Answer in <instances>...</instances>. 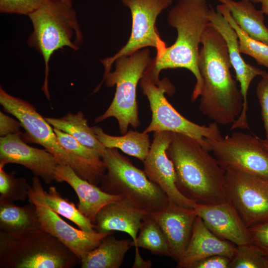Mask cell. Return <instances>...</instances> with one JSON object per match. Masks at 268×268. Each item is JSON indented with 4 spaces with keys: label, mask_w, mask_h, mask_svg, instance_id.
Here are the masks:
<instances>
[{
    "label": "cell",
    "mask_w": 268,
    "mask_h": 268,
    "mask_svg": "<svg viewBox=\"0 0 268 268\" xmlns=\"http://www.w3.org/2000/svg\"><path fill=\"white\" fill-rule=\"evenodd\" d=\"M231 259L221 255H214L200 260L191 268H229Z\"/></svg>",
    "instance_id": "obj_36"
},
{
    "label": "cell",
    "mask_w": 268,
    "mask_h": 268,
    "mask_svg": "<svg viewBox=\"0 0 268 268\" xmlns=\"http://www.w3.org/2000/svg\"><path fill=\"white\" fill-rule=\"evenodd\" d=\"M261 140L263 144L268 149V139L261 138Z\"/></svg>",
    "instance_id": "obj_40"
},
{
    "label": "cell",
    "mask_w": 268,
    "mask_h": 268,
    "mask_svg": "<svg viewBox=\"0 0 268 268\" xmlns=\"http://www.w3.org/2000/svg\"><path fill=\"white\" fill-rule=\"evenodd\" d=\"M229 268H268V258L251 243L238 246Z\"/></svg>",
    "instance_id": "obj_31"
},
{
    "label": "cell",
    "mask_w": 268,
    "mask_h": 268,
    "mask_svg": "<svg viewBox=\"0 0 268 268\" xmlns=\"http://www.w3.org/2000/svg\"><path fill=\"white\" fill-rule=\"evenodd\" d=\"M45 118L54 128L71 135L84 145L95 149L102 157L106 148L97 138L81 111L76 114L68 112L60 118Z\"/></svg>",
    "instance_id": "obj_26"
},
{
    "label": "cell",
    "mask_w": 268,
    "mask_h": 268,
    "mask_svg": "<svg viewBox=\"0 0 268 268\" xmlns=\"http://www.w3.org/2000/svg\"><path fill=\"white\" fill-rule=\"evenodd\" d=\"M28 200L36 206L41 229L59 240L71 250L79 260L82 255L96 248L105 237L113 232H86L67 223L48 204L45 191L36 176L32 178Z\"/></svg>",
    "instance_id": "obj_13"
},
{
    "label": "cell",
    "mask_w": 268,
    "mask_h": 268,
    "mask_svg": "<svg viewBox=\"0 0 268 268\" xmlns=\"http://www.w3.org/2000/svg\"><path fill=\"white\" fill-rule=\"evenodd\" d=\"M132 240L117 239L113 233L105 237L93 250L82 256L81 268H119L127 252L132 247Z\"/></svg>",
    "instance_id": "obj_22"
},
{
    "label": "cell",
    "mask_w": 268,
    "mask_h": 268,
    "mask_svg": "<svg viewBox=\"0 0 268 268\" xmlns=\"http://www.w3.org/2000/svg\"><path fill=\"white\" fill-rule=\"evenodd\" d=\"M45 196L50 207L57 213L70 220L80 229L86 232H94V224L76 207L73 202L65 198L54 186L45 191Z\"/></svg>",
    "instance_id": "obj_29"
},
{
    "label": "cell",
    "mask_w": 268,
    "mask_h": 268,
    "mask_svg": "<svg viewBox=\"0 0 268 268\" xmlns=\"http://www.w3.org/2000/svg\"><path fill=\"white\" fill-rule=\"evenodd\" d=\"M208 18L212 26L220 33L227 44L232 66L235 69L237 80L240 84L243 99V109L240 115L232 124L231 130L249 129L247 121V93L252 80L257 76H263L267 71L247 64L241 56L237 34L225 17L210 6Z\"/></svg>",
    "instance_id": "obj_16"
},
{
    "label": "cell",
    "mask_w": 268,
    "mask_h": 268,
    "mask_svg": "<svg viewBox=\"0 0 268 268\" xmlns=\"http://www.w3.org/2000/svg\"><path fill=\"white\" fill-rule=\"evenodd\" d=\"M55 175L56 181L66 182L74 190L79 200L78 208L93 224L97 213L103 206L123 198L105 192L97 185L78 176L68 166L58 165Z\"/></svg>",
    "instance_id": "obj_21"
},
{
    "label": "cell",
    "mask_w": 268,
    "mask_h": 268,
    "mask_svg": "<svg viewBox=\"0 0 268 268\" xmlns=\"http://www.w3.org/2000/svg\"><path fill=\"white\" fill-rule=\"evenodd\" d=\"M146 214L123 198L107 204L99 211L93 223L94 229L101 233L115 231L126 233L132 239L131 245L134 247Z\"/></svg>",
    "instance_id": "obj_19"
},
{
    "label": "cell",
    "mask_w": 268,
    "mask_h": 268,
    "mask_svg": "<svg viewBox=\"0 0 268 268\" xmlns=\"http://www.w3.org/2000/svg\"><path fill=\"white\" fill-rule=\"evenodd\" d=\"M216 11L225 17L236 31L239 39L240 52L250 56L259 65L268 68V45L252 38L244 32L236 23L225 4L217 5Z\"/></svg>",
    "instance_id": "obj_28"
},
{
    "label": "cell",
    "mask_w": 268,
    "mask_h": 268,
    "mask_svg": "<svg viewBox=\"0 0 268 268\" xmlns=\"http://www.w3.org/2000/svg\"><path fill=\"white\" fill-rule=\"evenodd\" d=\"M198 65L203 80L200 111L217 124H232L240 115L243 99L232 67L227 44L210 22L201 37Z\"/></svg>",
    "instance_id": "obj_1"
},
{
    "label": "cell",
    "mask_w": 268,
    "mask_h": 268,
    "mask_svg": "<svg viewBox=\"0 0 268 268\" xmlns=\"http://www.w3.org/2000/svg\"><path fill=\"white\" fill-rule=\"evenodd\" d=\"M134 247L147 249L155 255L169 257L170 255L166 238L150 214H146L144 217Z\"/></svg>",
    "instance_id": "obj_27"
},
{
    "label": "cell",
    "mask_w": 268,
    "mask_h": 268,
    "mask_svg": "<svg viewBox=\"0 0 268 268\" xmlns=\"http://www.w3.org/2000/svg\"><path fill=\"white\" fill-rule=\"evenodd\" d=\"M171 138L172 132H154L149 152L143 162V170L148 178L166 194L169 203L194 208L196 203L182 195L176 185L174 167L166 152Z\"/></svg>",
    "instance_id": "obj_14"
},
{
    "label": "cell",
    "mask_w": 268,
    "mask_h": 268,
    "mask_svg": "<svg viewBox=\"0 0 268 268\" xmlns=\"http://www.w3.org/2000/svg\"><path fill=\"white\" fill-rule=\"evenodd\" d=\"M19 122L9 117L0 111V135L5 136L10 134L21 133Z\"/></svg>",
    "instance_id": "obj_37"
},
{
    "label": "cell",
    "mask_w": 268,
    "mask_h": 268,
    "mask_svg": "<svg viewBox=\"0 0 268 268\" xmlns=\"http://www.w3.org/2000/svg\"><path fill=\"white\" fill-rule=\"evenodd\" d=\"M205 141L207 150L213 152L225 171L238 169L268 177V149L259 137L234 132L220 139Z\"/></svg>",
    "instance_id": "obj_12"
},
{
    "label": "cell",
    "mask_w": 268,
    "mask_h": 268,
    "mask_svg": "<svg viewBox=\"0 0 268 268\" xmlns=\"http://www.w3.org/2000/svg\"><path fill=\"white\" fill-rule=\"evenodd\" d=\"M134 260L132 265L133 268H149L152 266L150 260H144L140 256L138 248H135Z\"/></svg>",
    "instance_id": "obj_38"
},
{
    "label": "cell",
    "mask_w": 268,
    "mask_h": 268,
    "mask_svg": "<svg viewBox=\"0 0 268 268\" xmlns=\"http://www.w3.org/2000/svg\"><path fill=\"white\" fill-rule=\"evenodd\" d=\"M28 16L33 31L27 43L44 59L45 72L42 90L50 101L48 76L52 56L65 47L78 51L83 42V34L75 10L61 0H47Z\"/></svg>",
    "instance_id": "obj_5"
},
{
    "label": "cell",
    "mask_w": 268,
    "mask_h": 268,
    "mask_svg": "<svg viewBox=\"0 0 268 268\" xmlns=\"http://www.w3.org/2000/svg\"><path fill=\"white\" fill-rule=\"evenodd\" d=\"M41 229L35 205L30 202L19 206L14 202L0 201V230L20 235Z\"/></svg>",
    "instance_id": "obj_23"
},
{
    "label": "cell",
    "mask_w": 268,
    "mask_h": 268,
    "mask_svg": "<svg viewBox=\"0 0 268 268\" xmlns=\"http://www.w3.org/2000/svg\"><path fill=\"white\" fill-rule=\"evenodd\" d=\"M209 7L206 0L177 1L170 10L167 18L169 25L176 29V40L172 45L156 54L144 73L157 84L160 81L159 73L163 69L179 67L188 69L196 78L192 101L201 95L203 87L198 65L199 45L210 23Z\"/></svg>",
    "instance_id": "obj_2"
},
{
    "label": "cell",
    "mask_w": 268,
    "mask_h": 268,
    "mask_svg": "<svg viewBox=\"0 0 268 268\" xmlns=\"http://www.w3.org/2000/svg\"><path fill=\"white\" fill-rule=\"evenodd\" d=\"M159 225L167 240L169 257L179 262L189 243L198 216L194 208L169 203L162 210L150 214Z\"/></svg>",
    "instance_id": "obj_18"
},
{
    "label": "cell",
    "mask_w": 268,
    "mask_h": 268,
    "mask_svg": "<svg viewBox=\"0 0 268 268\" xmlns=\"http://www.w3.org/2000/svg\"><path fill=\"white\" fill-rule=\"evenodd\" d=\"M30 188L25 178L16 177L14 172L7 173L0 167V201H25Z\"/></svg>",
    "instance_id": "obj_30"
},
{
    "label": "cell",
    "mask_w": 268,
    "mask_h": 268,
    "mask_svg": "<svg viewBox=\"0 0 268 268\" xmlns=\"http://www.w3.org/2000/svg\"><path fill=\"white\" fill-rule=\"evenodd\" d=\"M106 172L100 182L105 192L120 195L148 214L158 212L169 203L166 194L115 148H106L102 155Z\"/></svg>",
    "instance_id": "obj_7"
},
{
    "label": "cell",
    "mask_w": 268,
    "mask_h": 268,
    "mask_svg": "<svg viewBox=\"0 0 268 268\" xmlns=\"http://www.w3.org/2000/svg\"><path fill=\"white\" fill-rule=\"evenodd\" d=\"M254 3H261V10L264 14L268 15V0H249Z\"/></svg>",
    "instance_id": "obj_39"
},
{
    "label": "cell",
    "mask_w": 268,
    "mask_h": 268,
    "mask_svg": "<svg viewBox=\"0 0 268 268\" xmlns=\"http://www.w3.org/2000/svg\"><path fill=\"white\" fill-rule=\"evenodd\" d=\"M128 7L132 19V32L126 44L114 56L101 60L104 67V79L111 71L118 58L129 55L147 47L155 48L157 54L162 52L166 43L160 38L155 23L159 14L172 3V0H121Z\"/></svg>",
    "instance_id": "obj_10"
},
{
    "label": "cell",
    "mask_w": 268,
    "mask_h": 268,
    "mask_svg": "<svg viewBox=\"0 0 268 268\" xmlns=\"http://www.w3.org/2000/svg\"><path fill=\"white\" fill-rule=\"evenodd\" d=\"M228 200L250 227L268 222V177L238 169L226 170Z\"/></svg>",
    "instance_id": "obj_11"
},
{
    "label": "cell",
    "mask_w": 268,
    "mask_h": 268,
    "mask_svg": "<svg viewBox=\"0 0 268 268\" xmlns=\"http://www.w3.org/2000/svg\"><path fill=\"white\" fill-rule=\"evenodd\" d=\"M194 208L207 228L218 238L236 246L251 243L248 227L231 201L196 203Z\"/></svg>",
    "instance_id": "obj_17"
},
{
    "label": "cell",
    "mask_w": 268,
    "mask_h": 268,
    "mask_svg": "<svg viewBox=\"0 0 268 268\" xmlns=\"http://www.w3.org/2000/svg\"><path fill=\"white\" fill-rule=\"evenodd\" d=\"M225 4L239 27L252 38L268 45V28L262 10L249 0H217Z\"/></svg>",
    "instance_id": "obj_24"
},
{
    "label": "cell",
    "mask_w": 268,
    "mask_h": 268,
    "mask_svg": "<svg viewBox=\"0 0 268 268\" xmlns=\"http://www.w3.org/2000/svg\"><path fill=\"white\" fill-rule=\"evenodd\" d=\"M209 152L194 138L172 132L166 152L174 167L176 186L197 203L216 204L228 200L226 171Z\"/></svg>",
    "instance_id": "obj_3"
},
{
    "label": "cell",
    "mask_w": 268,
    "mask_h": 268,
    "mask_svg": "<svg viewBox=\"0 0 268 268\" xmlns=\"http://www.w3.org/2000/svg\"><path fill=\"white\" fill-rule=\"evenodd\" d=\"M256 94L261 108L266 138L268 139V79L263 77L258 83Z\"/></svg>",
    "instance_id": "obj_35"
},
{
    "label": "cell",
    "mask_w": 268,
    "mask_h": 268,
    "mask_svg": "<svg viewBox=\"0 0 268 268\" xmlns=\"http://www.w3.org/2000/svg\"><path fill=\"white\" fill-rule=\"evenodd\" d=\"M61 0L70 6H72L71 0Z\"/></svg>",
    "instance_id": "obj_41"
},
{
    "label": "cell",
    "mask_w": 268,
    "mask_h": 268,
    "mask_svg": "<svg viewBox=\"0 0 268 268\" xmlns=\"http://www.w3.org/2000/svg\"><path fill=\"white\" fill-rule=\"evenodd\" d=\"M21 133L0 138V167L8 163L21 165L34 175L50 184L56 180L55 171L58 163L46 149L31 147L23 140Z\"/></svg>",
    "instance_id": "obj_15"
},
{
    "label": "cell",
    "mask_w": 268,
    "mask_h": 268,
    "mask_svg": "<svg viewBox=\"0 0 268 268\" xmlns=\"http://www.w3.org/2000/svg\"><path fill=\"white\" fill-rule=\"evenodd\" d=\"M97 138L106 148H115L143 162L151 146L148 134L130 130L122 136H113L98 126L92 127Z\"/></svg>",
    "instance_id": "obj_25"
},
{
    "label": "cell",
    "mask_w": 268,
    "mask_h": 268,
    "mask_svg": "<svg viewBox=\"0 0 268 268\" xmlns=\"http://www.w3.org/2000/svg\"><path fill=\"white\" fill-rule=\"evenodd\" d=\"M47 0H0V12L28 15Z\"/></svg>",
    "instance_id": "obj_33"
},
{
    "label": "cell",
    "mask_w": 268,
    "mask_h": 268,
    "mask_svg": "<svg viewBox=\"0 0 268 268\" xmlns=\"http://www.w3.org/2000/svg\"><path fill=\"white\" fill-rule=\"evenodd\" d=\"M80 260L42 229L14 235L0 230V268H71Z\"/></svg>",
    "instance_id": "obj_6"
},
{
    "label": "cell",
    "mask_w": 268,
    "mask_h": 268,
    "mask_svg": "<svg viewBox=\"0 0 268 268\" xmlns=\"http://www.w3.org/2000/svg\"><path fill=\"white\" fill-rule=\"evenodd\" d=\"M152 60L149 50L145 48L116 60L115 70L109 72L93 91L97 92L104 81L107 87L116 85L111 104L102 115L95 119V123L114 117L122 134L127 133L129 126L134 129L139 127L136 88Z\"/></svg>",
    "instance_id": "obj_8"
},
{
    "label": "cell",
    "mask_w": 268,
    "mask_h": 268,
    "mask_svg": "<svg viewBox=\"0 0 268 268\" xmlns=\"http://www.w3.org/2000/svg\"><path fill=\"white\" fill-rule=\"evenodd\" d=\"M250 242L268 258V222L248 227Z\"/></svg>",
    "instance_id": "obj_34"
},
{
    "label": "cell",
    "mask_w": 268,
    "mask_h": 268,
    "mask_svg": "<svg viewBox=\"0 0 268 268\" xmlns=\"http://www.w3.org/2000/svg\"><path fill=\"white\" fill-rule=\"evenodd\" d=\"M53 129L61 144L71 153L91 161H103L101 155L95 149L84 145L66 133L56 128Z\"/></svg>",
    "instance_id": "obj_32"
},
{
    "label": "cell",
    "mask_w": 268,
    "mask_h": 268,
    "mask_svg": "<svg viewBox=\"0 0 268 268\" xmlns=\"http://www.w3.org/2000/svg\"><path fill=\"white\" fill-rule=\"evenodd\" d=\"M262 77L268 79V72H266V73Z\"/></svg>",
    "instance_id": "obj_42"
},
{
    "label": "cell",
    "mask_w": 268,
    "mask_h": 268,
    "mask_svg": "<svg viewBox=\"0 0 268 268\" xmlns=\"http://www.w3.org/2000/svg\"><path fill=\"white\" fill-rule=\"evenodd\" d=\"M143 94L146 96L152 113L151 121L143 132L167 131L190 136L197 140L207 150L205 138L220 139L223 137L218 124L215 122L208 126L199 125L180 114L168 101L165 93L172 94L175 89L165 78L156 84L143 75L139 81Z\"/></svg>",
    "instance_id": "obj_9"
},
{
    "label": "cell",
    "mask_w": 268,
    "mask_h": 268,
    "mask_svg": "<svg viewBox=\"0 0 268 268\" xmlns=\"http://www.w3.org/2000/svg\"><path fill=\"white\" fill-rule=\"evenodd\" d=\"M237 246L212 233L197 216L186 250L177 263V268H191L197 262L207 257L221 255L232 259Z\"/></svg>",
    "instance_id": "obj_20"
},
{
    "label": "cell",
    "mask_w": 268,
    "mask_h": 268,
    "mask_svg": "<svg viewBox=\"0 0 268 268\" xmlns=\"http://www.w3.org/2000/svg\"><path fill=\"white\" fill-rule=\"evenodd\" d=\"M0 104L14 116L25 130L21 138L26 143L42 145L52 154L58 164L68 166L81 178L98 186L106 171L104 161L95 162L79 157L65 148L45 118L30 103L7 93L0 87Z\"/></svg>",
    "instance_id": "obj_4"
}]
</instances>
